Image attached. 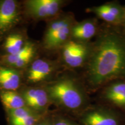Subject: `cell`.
<instances>
[{"label":"cell","mask_w":125,"mask_h":125,"mask_svg":"<svg viewBox=\"0 0 125 125\" xmlns=\"http://www.w3.org/2000/svg\"><path fill=\"white\" fill-rule=\"evenodd\" d=\"M79 75L91 95L111 81L125 80V32L121 27L101 24Z\"/></svg>","instance_id":"1"},{"label":"cell","mask_w":125,"mask_h":125,"mask_svg":"<svg viewBox=\"0 0 125 125\" xmlns=\"http://www.w3.org/2000/svg\"><path fill=\"white\" fill-rule=\"evenodd\" d=\"M24 99L26 106L41 115H46L51 102L43 86L23 85L18 90Z\"/></svg>","instance_id":"10"},{"label":"cell","mask_w":125,"mask_h":125,"mask_svg":"<svg viewBox=\"0 0 125 125\" xmlns=\"http://www.w3.org/2000/svg\"><path fill=\"white\" fill-rule=\"evenodd\" d=\"M26 31L17 28L5 37L0 45V55H13L20 52L29 41Z\"/></svg>","instance_id":"14"},{"label":"cell","mask_w":125,"mask_h":125,"mask_svg":"<svg viewBox=\"0 0 125 125\" xmlns=\"http://www.w3.org/2000/svg\"><path fill=\"white\" fill-rule=\"evenodd\" d=\"M86 12L93 14L104 23L121 27L124 14V6L118 1H112L100 5L88 7Z\"/></svg>","instance_id":"11"},{"label":"cell","mask_w":125,"mask_h":125,"mask_svg":"<svg viewBox=\"0 0 125 125\" xmlns=\"http://www.w3.org/2000/svg\"><path fill=\"white\" fill-rule=\"evenodd\" d=\"M77 21L71 12H63L47 21L40 48L50 53H58L61 48L71 39V31Z\"/></svg>","instance_id":"3"},{"label":"cell","mask_w":125,"mask_h":125,"mask_svg":"<svg viewBox=\"0 0 125 125\" xmlns=\"http://www.w3.org/2000/svg\"><path fill=\"white\" fill-rule=\"evenodd\" d=\"M21 2L0 0V43L21 22L23 18Z\"/></svg>","instance_id":"9"},{"label":"cell","mask_w":125,"mask_h":125,"mask_svg":"<svg viewBox=\"0 0 125 125\" xmlns=\"http://www.w3.org/2000/svg\"><path fill=\"white\" fill-rule=\"evenodd\" d=\"M35 125H53L52 119L51 114H46L43 116Z\"/></svg>","instance_id":"19"},{"label":"cell","mask_w":125,"mask_h":125,"mask_svg":"<svg viewBox=\"0 0 125 125\" xmlns=\"http://www.w3.org/2000/svg\"><path fill=\"white\" fill-rule=\"evenodd\" d=\"M124 6V14H123V20L122 22V24L121 26V27L122 29L125 32V5Z\"/></svg>","instance_id":"20"},{"label":"cell","mask_w":125,"mask_h":125,"mask_svg":"<svg viewBox=\"0 0 125 125\" xmlns=\"http://www.w3.org/2000/svg\"><path fill=\"white\" fill-rule=\"evenodd\" d=\"M40 45L29 41L23 49L13 55H0V64L23 71L38 55Z\"/></svg>","instance_id":"12"},{"label":"cell","mask_w":125,"mask_h":125,"mask_svg":"<svg viewBox=\"0 0 125 125\" xmlns=\"http://www.w3.org/2000/svg\"><path fill=\"white\" fill-rule=\"evenodd\" d=\"M51 104L59 111L76 118L93 103L79 74L64 70L55 79L43 85Z\"/></svg>","instance_id":"2"},{"label":"cell","mask_w":125,"mask_h":125,"mask_svg":"<svg viewBox=\"0 0 125 125\" xmlns=\"http://www.w3.org/2000/svg\"><path fill=\"white\" fill-rule=\"evenodd\" d=\"M66 0H26L21 2L23 16L33 21H50L62 12Z\"/></svg>","instance_id":"7"},{"label":"cell","mask_w":125,"mask_h":125,"mask_svg":"<svg viewBox=\"0 0 125 125\" xmlns=\"http://www.w3.org/2000/svg\"><path fill=\"white\" fill-rule=\"evenodd\" d=\"M0 100L8 111L26 107L24 99L18 91L0 90Z\"/></svg>","instance_id":"17"},{"label":"cell","mask_w":125,"mask_h":125,"mask_svg":"<svg viewBox=\"0 0 125 125\" xmlns=\"http://www.w3.org/2000/svg\"><path fill=\"white\" fill-rule=\"evenodd\" d=\"M75 119L79 125H125V115L111 107L93 101Z\"/></svg>","instance_id":"6"},{"label":"cell","mask_w":125,"mask_h":125,"mask_svg":"<svg viewBox=\"0 0 125 125\" xmlns=\"http://www.w3.org/2000/svg\"><path fill=\"white\" fill-rule=\"evenodd\" d=\"M64 70L58 59L38 56L23 71L24 85L38 86L48 83Z\"/></svg>","instance_id":"4"},{"label":"cell","mask_w":125,"mask_h":125,"mask_svg":"<svg viewBox=\"0 0 125 125\" xmlns=\"http://www.w3.org/2000/svg\"><path fill=\"white\" fill-rule=\"evenodd\" d=\"M23 84V71L0 64V90L18 91Z\"/></svg>","instance_id":"15"},{"label":"cell","mask_w":125,"mask_h":125,"mask_svg":"<svg viewBox=\"0 0 125 125\" xmlns=\"http://www.w3.org/2000/svg\"><path fill=\"white\" fill-rule=\"evenodd\" d=\"M92 41L82 42L71 40L58 52V60L64 70L73 72L83 69L89 59Z\"/></svg>","instance_id":"5"},{"label":"cell","mask_w":125,"mask_h":125,"mask_svg":"<svg viewBox=\"0 0 125 125\" xmlns=\"http://www.w3.org/2000/svg\"><path fill=\"white\" fill-rule=\"evenodd\" d=\"M101 24L96 17L76 21L72 28L71 39L82 42H91L97 35Z\"/></svg>","instance_id":"13"},{"label":"cell","mask_w":125,"mask_h":125,"mask_svg":"<svg viewBox=\"0 0 125 125\" xmlns=\"http://www.w3.org/2000/svg\"><path fill=\"white\" fill-rule=\"evenodd\" d=\"M8 114L11 125H35L43 116L27 107L8 111Z\"/></svg>","instance_id":"16"},{"label":"cell","mask_w":125,"mask_h":125,"mask_svg":"<svg viewBox=\"0 0 125 125\" xmlns=\"http://www.w3.org/2000/svg\"><path fill=\"white\" fill-rule=\"evenodd\" d=\"M94 102L107 105L125 115V80L111 81L95 93Z\"/></svg>","instance_id":"8"},{"label":"cell","mask_w":125,"mask_h":125,"mask_svg":"<svg viewBox=\"0 0 125 125\" xmlns=\"http://www.w3.org/2000/svg\"><path fill=\"white\" fill-rule=\"evenodd\" d=\"M53 125H79L77 120L62 112L51 114Z\"/></svg>","instance_id":"18"}]
</instances>
